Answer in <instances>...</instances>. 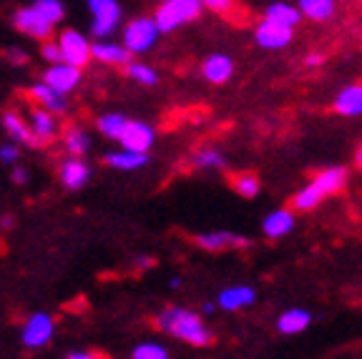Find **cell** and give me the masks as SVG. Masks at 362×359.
Returning <instances> with one entry per match:
<instances>
[{
    "instance_id": "cell-1",
    "label": "cell",
    "mask_w": 362,
    "mask_h": 359,
    "mask_svg": "<svg viewBox=\"0 0 362 359\" xmlns=\"http://www.w3.org/2000/svg\"><path fill=\"white\" fill-rule=\"evenodd\" d=\"M158 329H164L169 337L181 342L194 344V347H206L211 344V329L202 322V317L192 309L184 307H166L156 319Z\"/></svg>"
},
{
    "instance_id": "cell-2",
    "label": "cell",
    "mask_w": 362,
    "mask_h": 359,
    "mask_svg": "<svg viewBox=\"0 0 362 359\" xmlns=\"http://www.w3.org/2000/svg\"><path fill=\"white\" fill-rule=\"evenodd\" d=\"M204 11L202 0H164L161 6L153 13V20H156L158 30L161 33H171L179 25H187V23L197 20Z\"/></svg>"
},
{
    "instance_id": "cell-3",
    "label": "cell",
    "mask_w": 362,
    "mask_h": 359,
    "mask_svg": "<svg viewBox=\"0 0 362 359\" xmlns=\"http://www.w3.org/2000/svg\"><path fill=\"white\" fill-rule=\"evenodd\" d=\"M158 25L153 18H136V20H131L129 25L124 28V45L129 48L131 53H146L151 51L153 45H156L158 40Z\"/></svg>"
},
{
    "instance_id": "cell-4",
    "label": "cell",
    "mask_w": 362,
    "mask_h": 359,
    "mask_svg": "<svg viewBox=\"0 0 362 359\" xmlns=\"http://www.w3.org/2000/svg\"><path fill=\"white\" fill-rule=\"evenodd\" d=\"M90 16H93V23H90V30L96 38H108V35L116 33L121 23V6L119 0H88Z\"/></svg>"
},
{
    "instance_id": "cell-5",
    "label": "cell",
    "mask_w": 362,
    "mask_h": 359,
    "mask_svg": "<svg viewBox=\"0 0 362 359\" xmlns=\"http://www.w3.org/2000/svg\"><path fill=\"white\" fill-rule=\"evenodd\" d=\"M58 45H61L63 63H71V66L83 68L93 58V43L86 40V35L74 28H66L58 35Z\"/></svg>"
},
{
    "instance_id": "cell-6",
    "label": "cell",
    "mask_w": 362,
    "mask_h": 359,
    "mask_svg": "<svg viewBox=\"0 0 362 359\" xmlns=\"http://www.w3.org/2000/svg\"><path fill=\"white\" fill-rule=\"evenodd\" d=\"M13 25H16L21 33L30 35V38H35V40H48L53 35V23L35 6L18 8V11L13 13Z\"/></svg>"
},
{
    "instance_id": "cell-7",
    "label": "cell",
    "mask_w": 362,
    "mask_h": 359,
    "mask_svg": "<svg viewBox=\"0 0 362 359\" xmlns=\"http://www.w3.org/2000/svg\"><path fill=\"white\" fill-rule=\"evenodd\" d=\"M53 329H56V324H53V317L45 314V312H35V314H30L28 322L23 324L21 339L28 349L45 347V344L51 342Z\"/></svg>"
},
{
    "instance_id": "cell-8",
    "label": "cell",
    "mask_w": 362,
    "mask_h": 359,
    "mask_svg": "<svg viewBox=\"0 0 362 359\" xmlns=\"http://www.w3.org/2000/svg\"><path fill=\"white\" fill-rule=\"evenodd\" d=\"M294 38V28L289 25H282V23H274L269 18L259 20V25L255 28V40L259 48H267V51H279V48H287Z\"/></svg>"
},
{
    "instance_id": "cell-9",
    "label": "cell",
    "mask_w": 362,
    "mask_h": 359,
    "mask_svg": "<svg viewBox=\"0 0 362 359\" xmlns=\"http://www.w3.org/2000/svg\"><path fill=\"white\" fill-rule=\"evenodd\" d=\"M28 121H30V129H33L35 141H38V146H48V143H53V141L61 136L58 113L45 111V108H40V106H30Z\"/></svg>"
},
{
    "instance_id": "cell-10",
    "label": "cell",
    "mask_w": 362,
    "mask_h": 359,
    "mask_svg": "<svg viewBox=\"0 0 362 359\" xmlns=\"http://www.w3.org/2000/svg\"><path fill=\"white\" fill-rule=\"evenodd\" d=\"M81 71H83V68L71 66V63H56V66H51L43 73V81L51 86V88H56V90H61L63 95H68L81 86Z\"/></svg>"
},
{
    "instance_id": "cell-11",
    "label": "cell",
    "mask_w": 362,
    "mask_h": 359,
    "mask_svg": "<svg viewBox=\"0 0 362 359\" xmlns=\"http://www.w3.org/2000/svg\"><path fill=\"white\" fill-rule=\"evenodd\" d=\"M3 129H6L8 139L16 141L18 146H30V148L38 146L33 129H30V121L23 116L21 111H16V108H8V111L3 113Z\"/></svg>"
},
{
    "instance_id": "cell-12",
    "label": "cell",
    "mask_w": 362,
    "mask_h": 359,
    "mask_svg": "<svg viewBox=\"0 0 362 359\" xmlns=\"http://www.w3.org/2000/svg\"><path fill=\"white\" fill-rule=\"evenodd\" d=\"M58 179L68 191H78L90 181V166L83 161V156H68L58 166Z\"/></svg>"
},
{
    "instance_id": "cell-13",
    "label": "cell",
    "mask_w": 362,
    "mask_h": 359,
    "mask_svg": "<svg viewBox=\"0 0 362 359\" xmlns=\"http://www.w3.org/2000/svg\"><path fill=\"white\" fill-rule=\"evenodd\" d=\"M153 141H156V134H153L151 126L144 124V121L129 118V124H126L124 134H121V146L129 148V151L148 153V148L153 146Z\"/></svg>"
},
{
    "instance_id": "cell-14",
    "label": "cell",
    "mask_w": 362,
    "mask_h": 359,
    "mask_svg": "<svg viewBox=\"0 0 362 359\" xmlns=\"http://www.w3.org/2000/svg\"><path fill=\"white\" fill-rule=\"evenodd\" d=\"M28 101L33 103V106L45 108V111L58 113V116L68 111V101H66V95H63L61 90L51 88V86L45 83V81H40V83L30 86V88H28Z\"/></svg>"
},
{
    "instance_id": "cell-15",
    "label": "cell",
    "mask_w": 362,
    "mask_h": 359,
    "mask_svg": "<svg viewBox=\"0 0 362 359\" xmlns=\"http://www.w3.org/2000/svg\"><path fill=\"white\" fill-rule=\"evenodd\" d=\"M310 184L315 186V189L320 191L325 199L334 196V194H339V191L345 189L347 169H345V166H332V169H325V171H320V174H315V179H312Z\"/></svg>"
},
{
    "instance_id": "cell-16",
    "label": "cell",
    "mask_w": 362,
    "mask_h": 359,
    "mask_svg": "<svg viewBox=\"0 0 362 359\" xmlns=\"http://www.w3.org/2000/svg\"><path fill=\"white\" fill-rule=\"evenodd\" d=\"M197 244L206 252H224V249H239L249 247V242L244 236H237L232 231H209V234H199Z\"/></svg>"
},
{
    "instance_id": "cell-17",
    "label": "cell",
    "mask_w": 362,
    "mask_h": 359,
    "mask_svg": "<svg viewBox=\"0 0 362 359\" xmlns=\"http://www.w3.org/2000/svg\"><path fill=\"white\" fill-rule=\"evenodd\" d=\"M134 53L126 48L124 43H108V40H98L93 43V61L103 63V66H129Z\"/></svg>"
},
{
    "instance_id": "cell-18",
    "label": "cell",
    "mask_w": 362,
    "mask_h": 359,
    "mask_svg": "<svg viewBox=\"0 0 362 359\" xmlns=\"http://www.w3.org/2000/svg\"><path fill=\"white\" fill-rule=\"evenodd\" d=\"M257 299V292L249 284H239V286H229L219 294V309L224 312H239L244 307H252Z\"/></svg>"
},
{
    "instance_id": "cell-19",
    "label": "cell",
    "mask_w": 362,
    "mask_h": 359,
    "mask_svg": "<svg viewBox=\"0 0 362 359\" xmlns=\"http://www.w3.org/2000/svg\"><path fill=\"white\" fill-rule=\"evenodd\" d=\"M232 73H234V63L224 53H214V56H209L202 63V76L209 83H226V81L232 78Z\"/></svg>"
},
{
    "instance_id": "cell-20",
    "label": "cell",
    "mask_w": 362,
    "mask_h": 359,
    "mask_svg": "<svg viewBox=\"0 0 362 359\" xmlns=\"http://www.w3.org/2000/svg\"><path fill=\"white\" fill-rule=\"evenodd\" d=\"M294 229V213L289 208H277L264 216L262 221V231H264L267 239H282L289 231Z\"/></svg>"
},
{
    "instance_id": "cell-21",
    "label": "cell",
    "mask_w": 362,
    "mask_h": 359,
    "mask_svg": "<svg viewBox=\"0 0 362 359\" xmlns=\"http://www.w3.org/2000/svg\"><path fill=\"white\" fill-rule=\"evenodd\" d=\"M334 111L339 116H362V83L347 86L334 95Z\"/></svg>"
},
{
    "instance_id": "cell-22",
    "label": "cell",
    "mask_w": 362,
    "mask_h": 359,
    "mask_svg": "<svg viewBox=\"0 0 362 359\" xmlns=\"http://www.w3.org/2000/svg\"><path fill=\"white\" fill-rule=\"evenodd\" d=\"M312 324V314L307 312V309H287V312H282L277 319V331H282V334H300V331H305L307 326Z\"/></svg>"
},
{
    "instance_id": "cell-23",
    "label": "cell",
    "mask_w": 362,
    "mask_h": 359,
    "mask_svg": "<svg viewBox=\"0 0 362 359\" xmlns=\"http://www.w3.org/2000/svg\"><path fill=\"white\" fill-rule=\"evenodd\" d=\"M61 141H63V148L68 151V156H86L90 148L88 131L81 129V126H68L61 134Z\"/></svg>"
},
{
    "instance_id": "cell-24",
    "label": "cell",
    "mask_w": 362,
    "mask_h": 359,
    "mask_svg": "<svg viewBox=\"0 0 362 359\" xmlns=\"http://www.w3.org/2000/svg\"><path fill=\"white\" fill-rule=\"evenodd\" d=\"M106 163L111 169H119V171H136L146 166L148 156L146 153H139V151H129V148L121 146V151H113L106 156Z\"/></svg>"
},
{
    "instance_id": "cell-25",
    "label": "cell",
    "mask_w": 362,
    "mask_h": 359,
    "mask_svg": "<svg viewBox=\"0 0 362 359\" xmlns=\"http://www.w3.org/2000/svg\"><path fill=\"white\" fill-rule=\"evenodd\" d=\"M264 18H269V20L282 23V25H289V28H294V25L302 20V11L297 6H289V3H284V0H277V3L267 6Z\"/></svg>"
},
{
    "instance_id": "cell-26",
    "label": "cell",
    "mask_w": 362,
    "mask_h": 359,
    "mask_svg": "<svg viewBox=\"0 0 362 359\" xmlns=\"http://www.w3.org/2000/svg\"><path fill=\"white\" fill-rule=\"evenodd\" d=\"M334 0H297V8L302 11V16L310 18L315 23H325L334 16Z\"/></svg>"
},
{
    "instance_id": "cell-27",
    "label": "cell",
    "mask_w": 362,
    "mask_h": 359,
    "mask_svg": "<svg viewBox=\"0 0 362 359\" xmlns=\"http://www.w3.org/2000/svg\"><path fill=\"white\" fill-rule=\"evenodd\" d=\"M232 189L237 191L242 199H257L262 191V181L257 174L252 171H239V174L232 176Z\"/></svg>"
},
{
    "instance_id": "cell-28",
    "label": "cell",
    "mask_w": 362,
    "mask_h": 359,
    "mask_svg": "<svg viewBox=\"0 0 362 359\" xmlns=\"http://www.w3.org/2000/svg\"><path fill=\"white\" fill-rule=\"evenodd\" d=\"M126 124H129V118L121 116V113H103V116L96 121L98 134L106 136V139H111V141H121V134H124Z\"/></svg>"
},
{
    "instance_id": "cell-29",
    "label": "cell",
    "mask_w": 362,
    "mask_h": 359,
    "mask_svg": "<svg viewBox=\"0 0 362 359\" xmlns=\"http://www.w3.org/2000/svg\"><path fill=\"white\" fill-rule=\"evenodd\" d=\"M194 166L202 171H216L226 166V156L219 148H202V151L194 153Z\"/></svg>"
},
{
    "instance_id": "cell-30",
    "label": "cell",
    "mask_w": 362,
    "mask_h": 359,
    "mask_svg": "<svg viewBox=\"0 0 362 359\" xmlns=\"http://www.w3.org/2000/svg\"><path fill=\"white\" fill-rule=\"evenodd\" d=\"M322 201H325V196L312 184H307L305 189H300L292 196V206L297 208V211H312V208H317Z\"/></svg>"
},
{
    "instance_id": "cell-31",
    "label": "cell",
    "mask_w": 362,
    "mask_h": 359,
    "mask_svg": "<svg viewBox=\"0 0 362 359\" xmlns=\"http://www.w3.org/2000/svg\"><path fill=\"white\" fill-rule=\"evenodd\" d=\"M126 73H129V78H134L136 83H141V86H156L158 83V73L151 66H146V63L131 61L129 66H126Z\"/></svg>"
},
{
    "instance_id": "cell-32",
    "label": "cell",
    "mask_w": 362,
    "mask_h": 359,
    "mask_svg": "<svg viewBox=\"0 0 362 359\" xmlns=\"http://www.w3.org/2000/svg\"><path fill=\"white\" fill-rule=\"evenodd\" d=\"M131 359H169V349L158 342H144L131 352Z\"/></svg>"
},
{
    "instance_id": "cell-33",
    "label": "cell",
    "mask_w": 362,
    "mask_h": 359,
    "mask_svg": "<svg viewBox=\"0 0 362 359\" xmlns=\"http://www.w3.org/2000/svg\"><path fill=\"white\" fill-rule=\"evenodd\" d=\"M33 6L38 8V11L43 13V16L48 18L53 25H56V23H61L63 20V13H66V11H63L61 0H35Z\"/></svg>"
},
{
    "instance_id": "cell-34",
    "label": "cell",
    "mask_w": 362,
    "mask_h": 359,
    "mask_svg": "<svg viewBox=\"0 0 362 359\" xmlns=\"http://www.w3.org/2000/svg\"><path fill=\"white\" fill-rule=\"evenodd\" d=\"M40 58H43V61H48L51 66L63 63V53H61V45H58V40H43V43H40Z\"/></svg>"
},
{
    "instance_id": "cell-35",
    "label": "cell",
    "mask_w": 362,
    "mask_h": 359,
    "mask_svg": "<svg viewBox=\"0 0 362 359\" xmlns=\"http://www.w3.org/2000/svg\"><path fill=\"white\" fill-rule=\"evenodd\" d=\"M18 158H21V148H18V143H3V146H0V161L3 163L16 166Z\"/></svg>"
},
{
    "instance_id": "cell-36",
    "label": "cell",
    "mask_w": 362,
    "mask_h": 359,
    "mask_svg": "<svg viewBox=\"0 0 362 359\" xmlns=\"http://www.w3.org/2000/svg\"><path fill=\"white\" fill-rule=\"evenodd\" d=\"M202 3L211 13H229L234 8V0H202Z\"/></svg>"
},
{
    "instance_id": "cell-37",
    "label": "cell",
    "mask_w": 362,
    "mask_h": 359,
    "mask_svg": "<svg viewBox=\"0 0 362 359\" xmlns=\"http://www.w3.org/2000/svg\"><path fill=\"white\" fill-rule=\"evenodd\" d=\"M6 58H8L11 63H16V66H23V63H28V56H25L23 51H18V48H8V51H6Z\"/></svg>"
},
{
    "instance_id": "cell-38",
    "label": "cell",
    "mask_w": 362,
    "mask_h": 359,
    "mask_svg": "<svg viewBox=\"0 0 362 359\" xmlns=\"http://www.w3.org/2000/svg\"><path fill=\"white\" fill-rule=\"evenodd\" d=\"M66 359H98L96 352H88V349H74V352H68Z\"/></svg>"
},
{
    "instance_id": "cell-39",
    "label": "cell",
    "mask_w": 362,
    "mask_h": 359,
    "mask_svg": "<svg viewBox=\"0 0 362 359\" xmlns=\"http://www.w3.org/2000/svg\"><path fill=\"white\" fill-rule=\"evenodd\" d=\"M13 181H16V184H28V169H23L21 163L13 166Z\"/></svg>"
},
{
    "instance_id": "cell-40",
    "label": "cell",
    "mask_w": 362,
    "mask_h": 359,
    "mask_svg": "<svg viewBox=\"0 0 362 359\" xmlns=\"http://www.w3.org/2000/svg\"><path fill=\"white\" fill-rule=\"evenodd\" d=\"M0 229H13V216L11 213H6V216H3V219H0Z\"/></svg>"
},
{
    "instance_id": "cell-41",
    "label": "cell",
    "mask_w": 362,
    "mask_h": 359,
    "mask_svg": "<svg viewBox=\"0 0 362 359\" xmlns=\"http://www.w3.org/2000/svg\"><path fill=\"white\" fill-rule=\"evenodd\" d=\"M214 312H216V304H214V302H206V304L202 307V314H206V317L214 314Z\"/></svg>"
},
{
    "instance_id": "cell-42",
    "label": "cell",
    "mask_w": 362,
    "mask_h": 359,
    "mask_svg": "<svg viewBox=\"0 0 362 359\" xmlns=\"http://www.w3.org/2000/svg\"><path fill=\"white\" fill-rule=\"evenodd\" d=\"M320 63H322V56H317V53L307 56V66H320Z\"/></svg>"
},
{
    "instance_id": "cell-43",
    "label": "cell",
    "mask_w": 362,
    "mask_h": 359,
    "mask_svg": "<svg viewBox=\"0 0 362 359\" xmlns=\"http://www.w3.org/2000/svg\"><path fill=\"white\" fill-rule=\"evenodd\" d=\"M355 166H357V171H362V146L357 148V153H355Z\"/></svg>"
},
{
    "instance_id": "cell-44",
    "label": "cell",
    "mask_w": 362,
    "mask_h": 359,
    "mask_svg": "<svg viewBox=\"0 0 362 359\" xmlns=\"http://www.w3.org/2000/svg\"><path fill=\"white\" fill-rule=\"evenodd\" d=\"M171 289H179V286H181V279H179V276H174V279H171Z\"/></svg>"
}]
</instances>
